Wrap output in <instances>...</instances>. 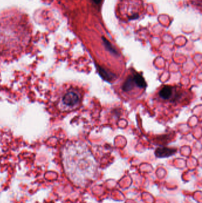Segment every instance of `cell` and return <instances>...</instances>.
Listing matches in <instances>:
<instances>
[{
    "mask_svg": "<svg viewBox=\"0 0 202 203\" xmlns=\"http://www.w3.org/2000/svg\"><path fill=\"white\" fill-rule=\"evenodd\" d=\"M62 162L66 175L72 182L84 186L93 179L96 166L89 150L79 142H71L64 147Z\"/></svg>",
    "mask_w": 202,
    "mask_h": 203,
    "instance_id": "1",
    "label": "cell"
},
{
    "mask_svg": "<svg viewBox=\"0 0 202 203\" xmlns=\"http://www.w3.org/2000/svg\"><path fill=\"white\" fill-rule=\"evenodd\" d=\"M102 39L103 40L104 45L107 48L108 50H109L110 51L112 52V53H116V51L114 49H113V48L111 46L110 43L107 40L105 39L104 38H102Z\"/></svg>",
    "mask_w": 202,
    "mask_h": 203,
    "instance_id": "6",
    "label": "cell"
},
{
    "mask_svg": "<svg viewBox=\"0 0 202 203\" xmlns=\"http://www.w3.org/2000/svg\"><path fill=\"white\" fill-rule=\"evenodd\" d=\"M82 98V93L78 88L72 86L64 87L57 93L56 106L61 111H72L79 106Z\"/></svg>",
    "mask_w": 202,
    "mask_h": 203,
    "instance_id": "2",
    "label": "cell"
},
{
    "mask_svg": "<svg viewBox=\"0 0 202 203\" xmlns=\"http://www.w3.org/2000/svg\"><path fill=\"white\" fill-rule=\"evenodd\" d=\"M96 4H100V2L101 1V0H92Z\"/></svg>",
    "mask_w": 202,
    "mask_h": 203,
    "instance_id": "7",
    "label": "cell"
},
{
    "mask_svg": "<svg viewBox=\"0 0 202 203\" xmlns=\"http://www.w3.org/2000/svg\"><path fill=\"white\" fill-rule=\"evenodd\" d=\"M176 150L173 149H169L167 147H159L155 151V155L158 157H169L174 155Z\"/></svg>",
    "mask_w": 202,
    "mask_h": 203,
    "instance_id": "5",
    "label": "cell"
},
{
    "mask_svg": "<svg viewBox=\"0 0 202 203\" xmlns=\"http://www.w3.org/2000/svg\"><path fill=\"white\" fill-rule=\"evenodd\" d=\"M145 89L146 87V83L142 76L139 73H133L129 76L122 85V90L125 93L132 92L135 88Z\"/></svg>",
    "mask_w": 202,
    "mask_h": 203,
    "instance_id": "3",
    "label": "cell"
},
{
    "mask_svg": "<svg viewBox=\"0 0 202 203\" xmlns=\"http://www.w3.org/2000/svg\"><path fill=\"white\" fill-rule=\"evenodd\" d=\"M176 90L174 87L169 85H164L161 88L158 95L159 97L163 100H176L177 98L176 95Z\"/></svg>",
    "mask_w": 202,
    "mask_h": 203,
    "instance_id": "4",
    "label": "cell"
}]
</instances>
